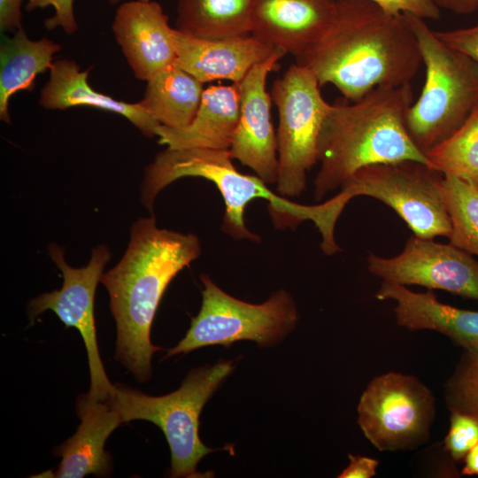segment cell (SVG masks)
<instances>
[{
    "label": "cell",
    "mask_w": 478,
    "mask_h": 478,
    "mask_svg": "<svg viewBox=\"0 0 478 478\" xmlns=\"http://www.w3.org/2000/svg\"><path fill=\"white\" fill-rule=\"evenodd\" d=\"M295 58L320 86L334 85L349 101L379 87L410 83L422 63L405 15L366 0H335L325 32Z\"/></svg>",
    "instance_id": "1"
},
{
    "label": "cell",
    "mask_w": 478,
    "mask_h": 478,
    "mask_svg": "<svg viewBox=\"0 0 478 478\" xmlns=\"http://www.w3.org/2000/svg\"><path fill=\"white\" fill-rule=\"evenodd\" d=\"M201 254L198 237L157 226L154 216L131 227L127 248L119 263L104 273L110 309L116 322V359L137 381L151 375V358L161 351L150 342V329L171 281Z\"/></svg>",
    "instance_id": "2"
},
{
    "label": "cell",
    "mask_w": 478,
    "mask_h": 478,
    "mask_svg": "<svg viewBox=\"0 0 478 478\" xmlns=\"http://www.w3.org/2000/svg\"><path fill=\"white\" fill-rule=\"evenodd\" d=\"M412 103L408 83L379 87L357 101L343 98L332 104L318 140L316 201L370 165L412 160L432 166L405 126Z\"/></svg>",
    "instance_id": "3"
},
{
    "label": "cell",
    "mask_w": 478,
    "mask_h": 478,
    "mask_svg": "<svg viewBox=\"0 0 478 478\" xmlns=\"http://www.w3.org/2000/svg\"><path fill=\"white\" fill-rule=\"evenodd\" d=\"M232 160L228 150L166 148L144 169L142 204L152 213L155 199L166 187L181 178L201 177L220 191L225 204L221 229L233 239L260 242L244 221L247 205L259 198L268 201L272 217L281 222L280 227L311 220L321 235L320 247L326 251L336 247L334 230L338 218L331 199L314 205L295 203L270 190L258 176L240 173Z\"/></svg>",
    "instance_id": "4"
},
{
    "label": "cell",
    "mask_w": 478,
    "mask_h": 478,
    "mask_svg": "<svg viewBox=\"0 0 478 478\" xmlns=\"http://www.w3.org/2000/svg\"><path fill=\"white\" fill-rule=\"evenodd\" d=\"M404 15L426 68L424 86L407 110L405 126L426 154L452 135L478 104V64L442 42L425 19Z\"/></svg>",
    "instance_id": "5"
},
{
    "label": "cell",
    "mask_w": 478,
    "mask_h": 478,
    "mask_svg": "<svg viewBox=\"0 0 478 478\" xmlns=\"http://www.w3.org/2000/svg\"><path fill=\"white\" fill-rule=\"evenodd\" d=\"M230 360L192 369L181 387L165 396H149L123 384H114L107 401L124 423L143 420L164 433L171 451V477H209L197 472L198 462L216 449L207 447L198 435L201 412L220 383L233 372Z\"/></svg>",
    "instance_id": "6"
},
{
    "label": "cell",
    "mask_w": 478,
    "mask_h": 478,
    "mask_svg": "<svg viewBox=\"0 0 478 478\" xmlns=\"http://www.w3.org/2000/svg\"><path fill=\"white\" fill-rule=\"evenodd\" d=\"M200 279L204 285L201 308L185 336L163 359L206 346L229 347L245 340L270 347L294 329L297 312L286 290L274 292L262 304H251L230 296L207 274H201Z\"/></svg>",
    "instance_id": "7"
},
{
    "label": "cell",
    "mask_w": 478,
    "mask_h": 478,
    "mask_svg": "<svg viewBox=\"0 0 478 478\" xmlns=\"http://www.w3.org/2000/svg\"><path fill=\"white\" fill-rule=\"evenodd\" d=\"M311 71L294 64L276 79L270 94L278 111L277 193L290 198L305 189L306 173L317 163L318 140L331 109Z\"/></svg>",
    "instance_id": "8"
},
{
    "label": "cell",
    "mask_w": 478,
    "mask_h": 478,
    "mask_svg": "<svg viewBox=\"0 0 478 478\" xmlns=\"http://www.w3.org/2000/svg\"><path fill=\"white\" fill-rule=\"evenodd\" d=\"M443 177L418 161L374 164L357 171L341 185L337 195L345 204L357 196L383 202L417 237H449L451 225L443 196Z\"/></svg>",
    "instance_id": "9"
},
{
    "label": "cell",
    "mask_w": 478,
    "mask_h": 478,
    "mask_svg": "<svg viewBox=\"0 0 478 478\" xmlns=\"http://www.w3.org/2000/svg\"><path fill=\"white\" fill-rule=\"evenodd\" d=\"M435 416L432 391L417 377L396 372L374 377L358 405V426L381 451L412 450L427 443Z\"/></svg>",
    "instance_id": "10"
},
{
    "label": "cell",
    "mask_w": 478,
    "mask_h": 478,
    "mask_svg": "<svg viewBox=\"0 0 478 478\" xmlns=\"http://www.w3.org/2000/svg\"><path fill=\"white\" fill-rule=\"evenodd\" d=\"M52 261L61 271L63 285L60 289L43 293L33 298L27 305L31 321L39 314L50 310L66 328H76L84 342L90 375L89 397L107 400L114 385L109 381L101 360L96 339L94 301L97 283L112 254L105 245L94 247L89 263L82 267L69 266L64 249L56 243L48 247Z\"/></svg>",
    "instance_id": "11"
},
{
    "label": "cell",
    "mask_w": 478,
    "mask_h": 478,
    "mask_svg": "<svg viewBox=\"0 0 478 478\" xmlns=\"http://www.w3.org/2000/svg\"><path fill=\"white\" fill-rule=\"evenodd\" d=\"M367 268L382 281L443 289L478 300V262L451 243L412 235L395 257L370 254Z\"/></svg>",
    "instance_id": "12"
},
{
    "label": "cell",
    "mask_w": 478,
    "mask_h": 478,
    "mask_svg": "<svg viewBox=\"0 0 478 478\" xmlns=\"http://www.w3.org/2000/svg\"><path fill=\"white\" fill-rule=\"evenodd\" d=\"M286 54L281 50L276 51L235 83L239 118L228 150L233 159L252 169L266 184H276L278 179L277 138L271 121L272 97L266 90V80Z\"/></svg>",
    "instance_id": "13"
},
{
    "label": "cell",
    "mask_w": 478,
    "mask_h": 478,
    "mask_svg": "<svg viewBox=\"0 0 478 478\" xmlns=\"http://www.w3.org/2000/svg\"><path fill=\"white\" fill-rule=\"evenodd\" d=\"M112 31L134 72L147 81L176 58L175 29L155 1H128L119 5Z\"/></svg>",
    "instance_id": "14"
},
{
    "label": "cell",
    "mask_w": 478,
    "mask_h": 478,
    "mask_svg": "<svg viewBox=\"0 0 478 478\" xmlns=\"http://www.w3.org/2000/svg\"><path fill=\"white\" fill-rule=\"evenodd\" d=\"M174 40V64L202 83L216 80L238 83L255 65L281 50L251 34L208 39L189 35L175 28Z\"/></svg>",
    "instance_id": "15"
},
{
    "label": "cell",
    "mask_w": 478,
    "mask_h": 478,
    "mask_svg": "<svg viewBox=\"0 0 478 478\" xmlns=\"http://www.w3.org/2000/svg\"><path fill=\"white\" fill-rule=\"evenodd\" d=\"M76 409L81 424L69 439L54 450L55 455L61 458L58 469L33 477L82 478L89 474H111L112 458L104 444L110 435L124 423L120 412L107 400H96L89 394L79 396Z\"/></svg>",
    "instance_id": "16"
},
{
    "label": "cell",
    "mask_w": 478,
    "mask_h": 478,
    "mask_svg": "<svg viewBox=\"0 0 478 478\" xmlns=\"http://www.w3.org/2000/svg\"><path fill=\"white\" fill-rule=\"evenodd\" d=\"M335 0H256L251 34L295 58L330 24Z\"/></svg>",
    "instance_id": "17"
},
{
    "label": "cell",
    "mask_w": 478,
    "mask_h": 478,
    "mask_svg": "<svg viewBox=\"0 0 478 478\" xmlns=\"http://www.w3.org/2000/svg\"><path fill=\"white\" fill-rule=\"evenodd\" d=\"M375 297L396 302L394 312L400 327L436 331L462 348L478 343V310L443 304L433 289L413 292L404 285L382 281Z\"/></svg>",
    "instance_id": "18"
},
{
    "label": "cell",
    "mask_w": 478,
    "mask_h": 478,
    "mask_svg": "<svg viewBox=\"0 0 478 478\" xmlns=\"http://www.w3.org/2000/svg\"><path fill=\"white\" fill-rule=\"evenodd\" d=\"M239 118V96L235 83L204 89L191 123L182 128L159 125L158 143L168 149L204 148L229 150Z\"/></svg>",
    "instance_id": "19"
},
{
    "label": "cell",
    "mask_w": 478,
    "mask_h": 478,
    "mask_svg": "<svg viewBox=\"0 0 478 478\" xmlns=\"http://www.w3.org/2000/svg\"><path fill=\"white\" fill-rule=\"evenodd\" d=\"M89 70L81 71L78 64L71 59L54 61L50 80L42 89L39 104L47 110L89 106L114 112L127 119L143 135L156 136V128L160 124L141 104L117 100L95 90L88 81Z\"/></svg>",
    "instance_id": "20"
},
{
    "label": "cell",
    "mask_w": 478,
    "mask_h": 478,
    "mask_svg": "<svg viewBox=\"0 0 478 478\" xmlns=\"http://www.w3.org/2000/svg\"><path fill=\"white\" fill-rule=\"evenodd\" d=\"M58 43L42 38L30 40L23 28L12 38H4L0 47V119L11 123L9 100L20 90H33L39 73L50 70Z\"/></svg>",
    "instance_id": "21"
},
{
    "label": "cell",
    "mask_w": 478,
    "mask_h": 478,
    "mask_svg": "<svg viewBox=\"0 0 478 478\" xmlns=\"http://www.w3.org/2000/svg\"><path fill=\"white\" fill-rule=\"evenodd\" d=\"M203 85L173 63L147 81L139 103L158 124L182 128L191 123L197 112L204 90Z\"/></svg>",
    "instance_id": "22"
},
{
    "label": "cell",
    "mask_w": 478,
    "mask_h": 478,
    "mask_svg": "<svg viewBox=\"0 0 478 478\" xmlns=\"http://www.w3.org/2000/svg\"><path fill=\"white\" fill-rule=\"evenodd\" d=\"M256 0H179L176 29L201 38L251 34Z\"/></svg>",
    "instance_id": "23"
},
{
    "label": "cell",
    "mask_w": 478,
    "mask_h": 478,
    "mask_svg": "<svg viewBox=\"0 0 478 478\" xmlns=\"http://www.w3.org/2000/svg\"><path fill=\"white\" fill-rule=\"evenodd\" d=\"M426 156L443 175L457 177L478 189V104L463 124Z\"/></svg>",
    "instance_id": "24"
},
{
    "label": "cell",
    "mask_w": 478,
    "mask_h": 478,
    "mask_svg": "<svg viewBox=\"0 0 478 478\" xmlns=\"http://www.w3.org/2000/svg\"><path fill=\"white\" fill-rule=\"evenodd\" d=\"M443 196L451 225L450 243L478 256V189L444 175Z\"/></svg>",
    "instance_id": "25"
},
{
    "label": "cell",
    "mask_w": 478,
    "mask_h": 478,
    "mask_svg": "<svg viewBox=\"0 0 478 478\" xmlns=\"http://www.w3.org/2000/svg\"><path fill=\"white\" fill-rule=\"evenodd\" d=\"M448 409L478 417V343L463 348L459 362L444 384Z\"/></svg>",
    "instance_id": "26"
},
{
    "label": "cell",
    "mask_w": 478,
    "mask_h": 478,
    "mask_svg": "<svg viewBox=\"0 0 478 478\" xmlns=\"http://www.w3.org/2000/svg\"><path fill=\"white\" fill-rule=\"evenodd\" d=\"M478 443V417L474 414L451 411L450 427L444 438V449L453 461H462Z\"/></svg>",
    "instance_id": "27"
},
{
    "label": "cell",
    "mask_w": 478,
    "mask_h": 478,
    "mask_svg": "<svg viewBox=\"0 0 478 478\" xmlns=\"http://www.w3.org/2000/svg\"><path fill=\"white\" fill-rule=\"evenodd\" d=\"M26 9L28 12L48 6L54 8L55 13L45 20V27L52 30L61 27L68 35L77 31L78 24L74 15L73 0H26Z\"/></svg>",
    "instance_id": "28"
},
{
    "label": "cell",
    "mask_w": 478,
    "mask_h": 478,
    "mask_svg": "<svg viewBox=\"0 0 478 478\" xmlns=\"http://www.w3.org/2000/svg\"><path fill=\"white\" fill-rule=\"evenodd\" d=\"M392 14H411L422 19H439L440 9L432 0H366Z\"/></svg>",
    "instance_id": "29"
},
{
    "label": "cell",
    "mask_w": 478,
    "mask_h": 478,
    "mask_svg": "<svg viewBox=\"0 0 478 478\" xmlns=\"http://www.w3.org/2000/svg\"><path fill=\"white\" fill-rule=\"evenodd\" d=\"M449 47L466 55L478 64V25L447 31H435Z\"/></svg>",
    "instance_id": "30"
},
{
    "label": "cell",
    "mask_w": 478,
    "mask_h": 478,
    "mask_svg": "<svg viewBox=\"0 0 478 478\" xmlns=\"http://www.w3.org/2000/svg\"><path fill=\"white\" fill-rule=\"evenodd\" d=\"M350 464L338 475V478H371L376 474L379 460L361 455H348Z\"/></svg>",
    "instance_id": "31"
},
{
    "label": "cell",
    "mask_w": 478,
    "mask_h": 478,
    "mask_svg": "<svg viewBox=\"0 0 478 478\" xmlns=\"http://www.w3.org/2000/svg\"><path fill=\"white\" fill-rule=\"evenodd\" d=\"M23 0H0V28L2 32H16L21 27Z\"/></svg>",
    "instance_id": "32"
},
{
    "label": "cell",
    "mask_w": 478,
    "mask_h": 478,
    "mask_svg": "<svg viewBox=\"0 0 478 478\" xmlns=\"http://www.w3.org/2000/svg\"><path fill=\"white\" fill-rule=\"evenodd\" d=\"M441 10L456 14H470L478 10V0H432Z\"/></svg>",
    "instance_id": "33"
},
{
    "label": "cell",
    "mask_w": 478,
    "mask_h": 478,
    "mask_svg": "<svg viewBox=\"0 0 478 478\" xmlns=\"http://www.w3.org/2000/svg\"><path fill=\"white\" fill-rule=\"evenodd\" d=\"M463 461L462 474L478 475V443L467 452Z\"/></svg>",
    "instance_id": "34"
},
{
    "label": "cell",
    "mask_w": 478,
    "mask_h": 478,
    "mask_svg": "<svg viewBox=\"0 0 478 478\" xmlns=\"http://www.w3.org/2000/svg\"><path fill=\"white\" fill-rule=\"evenodd\" d=\"M112 4H117L120 0H108ZM141 1H150V0H141Z\"/></svg>",
    "instance_id": "35"
}]
</instances>
